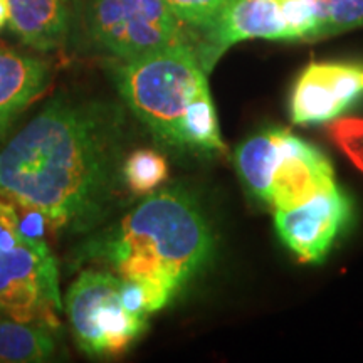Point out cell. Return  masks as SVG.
I'll return each instance as SVG.
<instances>
[{
  "mask_svg": "<svg viewBox=\"0 0 363 363\" xmlns=\"http://www.w3.org/2000/svg\"><path fill=\"white\" fill-rule=\"evenodd\" d=\"M123 128L118 104L54 98L0 150V197L39 208L56 230L93 229L123 182Z\"/></svg>",
  "mask_w": 363,
  "mask_h": 363,
  "instance_id": "cell-1",
  "label": "cell"
},
{
  "mask_svg": "<svg viewBox=\"0 0 363 363\" xmlns=\"http://www.w3.org/2000/svg\"><path fill=\"white\" fill-rule=\"evenodd\" d=\"M212 251L214 234L197 201L182 189H165L86 240L78 264L106 266L118 278L140 283L155 313L207 264Z\"/></svg>",
  "mask_w": 363,
  "mask_h": 363,
  "instance_id": "cell-2",
  "label": "cell"
},
{
  "mask_svg": "<svg viewBox=\"0 0 363 363\" xmlns=\"http://www.w3.org/2000/svg\"><path fill=\"white\" fill-rule=\"evenodd\" d=\"M116 86L126 106L162 142L179 147L180 123L208 88L207 72L192 44H177L125 61L116 67Z\"/></svg>",
  "mask_w": 363,
  "mask_h": 363,
  "instance_id": "cell-3",
  "label": "cell"
},
{
  "mask_svg": "<svg viewBox=\"0 0 363 363\" xmlns=\"http://www.w3.org/2000/svg\"><path fill=\"white\" fill-rule=\"evenodd\" d=\"M244 185L274 211L296 207L337 185L328 158L289 130L249 136L234 153Z\"/></svg>",
  "mask_w": 363,
  "mask_h": 363,
  "instance_id": "cell-4",
  "label": "cell"
},
{
  "mask_svg": "<svg viewBox=\"0 0 363 363\" xmlns=\"http://www.w3.org/2000/svg\"><path fill=\"white\" fill-rule=\"evenodd\" d=\"M121 278L110 271L86 269L66 296L76 345L93 358L120 357L147 328V318L136 316L120 298Z\"/></svg>",
  "mask_w": 363,
  "mask_h": 363,
  "instance_id": "cell-5",
  "label": "cell"
},
{
  "mask_svg": "<svg viewBox=\"0 0 363 363\" xmlns=\"http://www.w3.org/2000/svg\"><path fill=\"white\" fill-rule=\"evenodd\" d=\"M86 19L94 43L121 61L190 44L165 0H89Z\"/></svg>",
  "mask_w": 363,
  "mask_h": 363,
  "instance_id": "cell-6",
  "label": "cell"
},
{
  "mask_svg": "<svg viewBox=\"0 0 363 363\" xmlns=\"http://www.w3.org/2000/svg\"><path fill=\"white\" fill-rule=\"evenodd\" d=\"M57 262L45 242L22 239L0 251V313L21 323L49 330L61 326Z\"/></svg>",
  "mask_w": 363,
  "mask_h": 363,
  "instance_id": "cell-7",
  "label": "cell"
},
{
  "mask_svg": "<svg viewBox=\"0 0 363 363\" xmlns=\"http://www.w3.org/2000/svg\"><path fill=\"white\" fill-rule=\"evenodd\" d=\"M363 96V62H310L294 83L289 115L296 125L337 120Z\"/></svg>",
  "mask_w": 363,
  "mask_h": 363,
  "instance_id": "cell-8",
  "label": "cell"
},
{
  "mask_svg": "<svg viewBox=\"0 0 363 363\" xmlns=\"http://www.w3.org/2000/svg\"><path fill=\"white\" fill-rule=\"evenodd\" d=\"M350 216V201L333 185L296 207L274 211V225L299 261L321 262Z\"/></svg>",
  "mask_w": 363,
  "mask_h": 363,
  "instance_id": "cell-9",
  "label": "cell"
},
{
  "mask_svg": "<svg viewBox=\"0 0 363 363\" xmlns=\"http://www.w3.org/2000/svg\"><path fill=\"white\" fill-rule=\"evenodd\" d=\"M247 39L289 40L278 0H233L195 51L208 74L227 49Z\"/></svg>",
  "mask_w": 363,
  "mask_h": 363,
  "instance_id": "cell-10",
  "label": "cell"
},
{
  "mask_svg": "<svg viewBox=\"0 0 363 363\" xmlns=\"http://www.w3.org/2000/svg\"><path fill=\"white\" fill-rule=\"evenodd\" d=\"M51 66L0 44V142L13 121L48 88Z\"/></svg>",
  "mask_w": 363,
  "mask_h": 363,
  "instance_id": "cell-11",
  "label": "cell"
},
{
  "mask_svg": "<svg viewBox=\"0 0 363 363\" xmlns=\"http://www.w3.org/2000/svg\"><path fill=\"white\" fill-rule=\"evenodd\" d=\"M9 26L29 48L51 52L66 44L71 30L69 0H7Z\"/></svg>",
  "mask_w": 363,
  "mask_h": 363,
  "instance_id": "cell-12",
  "label": "cell"
},
{
  "mask_svg": "<svg viewBox=\"0 0 363 363\" xmlns=\"http://www.w3.org/2000/svg\"><path fill=\"white\" fill-rule=\"evenodd\" d=\"M56 343L49 328L21 323L0 313V362L38 363L51 360Z\"/></svg>",
  "mask_w": 363,
  "mask_h": 363,
  "instance_id": "cell-13",
  "label": "cell"
},
{
  "mask_svg": "<svg viewBox=\"0 0 363 363\" xmlns=\"http://www.w3.org/2000/svg\"><path fill=\"white\" fill-rule=\"evenodd\" d=\"M179 147L199 150V152H219V150H224L216 106L208 88L203 89L189 104L187 111L182 118Z\"/></svg>",
  "mask_w": 363,
  "mask_h": 363,
  "instance_id": "cell-14",
  "label": "cell"
},
{
  "mask_svg": "<svg viewBox=\"0 0 363 363\" xmlns=\"http://www.w3.org/2000/svg\"><path fill=\"white\" fill-rule=\"evenodd\" d=\"M169 177L165 157L150 148L131 152L121 165L123 184L136 195H148Z\"/></svg>",
  "mask_w": 363,
  "mask_h": 363,
  "instance_id": "cell-15",
  "label": "cell"
},
{
  "mask_svg": "<svg viewBox=\"0 0 363 363\" xmlns=\"http://www.w3.org/2000/svg\"><path fill=\"white\" fill-rule=\"evenodd\" d=\"M316 12L318 24L313 39L363 26V0H316Z\"/></svg>",
  "mask_w": 363,
  "mask_h": 363,
  "instance_id": "cell-16",
  "label": "cell"
},
{
  "mask_svg": "<svg viewBox=\"0 0 363 363\" xmlns=\"http://www.w3.org/2000/svg\"><path fill=\"white\" fill-rule=\"evenodd\" d=\"M182 24L206 30L233 0H165Z\"/></svg>",
  "mask_w": 363,
  "mask_h": 363,
  "instance_id": "cell-17",
  "label": "cell"
},
{
  "mask_svg": "<svg viewBox=\"0 0 363 363\" xmlns=\"http://www.w3.org/2000/svg\"><path fill=\"white\" fill-rule=\"evenodd\" d=\"M289 40H311L316 30V0H278Z\"/></svg>",
  "mask_w": 363,
  "mask_h": 363,
  "instance_id": "cell-18",
  "label": "cell"
},
{
  "mask_svg": "<svg viewBox=\"0 0 363 363\" xmlns=\"http://www.w3.org/2000/svg\"><path fill=\"white\" fill-rule=\"evenodd\" d=\"M333 143L350 158L358 170L363 172V120L362 118H337L328 126Z\"/></svg>",
  "mask_w": 363,
  "mask_h": 363,
  "instance_id": "cell-19",
  "label": "cell"
},
{
  "mask_svg": "<svg viewBox=\"0 0 363 363\" xmlns=\"http://www.w3.org/2000/svg\"><path fill=\"white\" fill-rule=\"evenodd\" d=\"M13 206H16L17 217H19L21 239L30 240V242H45V233H48V229H52L48 217L39 208L17 206V203H13Z\"/></svg>",
  "mask_w": 363,
  "mask_h": 363,
  "instance_id": "cell-20",
  "label": "cell"
},
{
  "mask_svg": "<svg viewBox=\"0 0 363 363\" xmlns=\"http://www.w3.org/2000/svg\"><path fill=\"white\" fill-rule=\"evenodd\" d=\"M120 298L126 310L133 313L136 316L147 318L148 315H152L153 313L150 293L143 288L142 284L136 283V281L121 279Z\"/></svg>",
  "mask_w": 363,
  "mask_h": 363,
  "instance_id": "cell-21",
  "label": "cell"
},
{
  "mask_svg": "<svg viewBox=\"0 0 363 363\" xmlns=\"http://www.w3.org/2000/svg\"><path fill=\"white\" fill-rule=\"evenodd\" d=\"M21 240L16 206L7 199L0 197V251L16 247Z\"/></svg>",
  "mask_w": 363,
  "mask_h": 363,
  "instance_id": "cell-22",
  "label": "cell"
},
{
  "mask_svg": "<svg viewBox=\"0 0 363 363\" xmlns=\"http://www.w3.org/2000/svg\"><path fill=\"white\" fill-rule=\"evenodd\" d=\"M9 4L7 0H0V30L9 24Z\"/></svg>",
  "mask_w": 363,
  "mask_h": 363,
  "instance_id": "cell-23",
  "label": "cell"
}]
</instances>
